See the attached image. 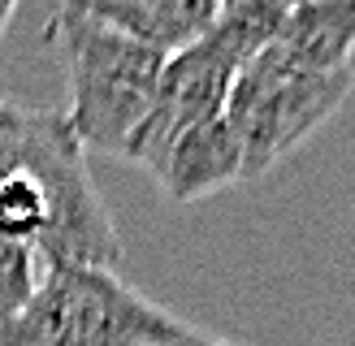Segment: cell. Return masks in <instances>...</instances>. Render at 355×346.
I'll list each match as a JSON object with an SVG mask.
<instances>
[{
    "instance_id": "obj_13",
    "label": "cell",
    "mask_w": 355,
    "mask_h": 346,
    "mask_svg": "<svg viewBox=\"0 0 355 346\" xmlns=\"http://www.w3.org/2000/svg\"><path fill=\"white\" fill-rule=\"evenodd\" d=\"M0 346H13V342H9V338H0Z\"/></svg>"
},
{
    "instance_id": "obj_7",
    "label": "cell",
    "mask_w": 355,
    "mask_h": 346,
    "mask_svg": "<svg viewBox=\"0 0 355 346\" xmlns=\"http://www.w3.org/2000/svg\"><path fill=\"white\" fill-rule=\"evenodd\" d=\"M269 52L291 69L334 74L351 69L355 52V0H304L286 5V17L273 35Z\"/></svg>"
},
{
    "instance_id": "obj_10",
    "label": "cell",
    "mask_w": 355,
    "mask_h": 346,
    "mask_svg": "<svg viewBox=\"0 0 355 346\" xmlns=\"http://www.w3.org/2000/svg\"><path fill=\"white\" fill-rule=\"evenodd\" d=\"M169 346H243V342H221V338H208V334L195 329V334H187L182 342H169Z\"/></svg>"
},
{
    "instance_id": "obj_1",
    "label": "cell",
    "mask_w": 355,
    "mask_h": 346,
    "mask_svg": "<svg viewBox=\"0 0 355 346\" xmlns=\"http://www.w3.org/2000/svg\"><path fill=\"white\" fill-rule=\"evenodd\" d=\"M0 242L40 264L117 268L121 242L61 109H22L0 130Z\"/></svg>"
},
{
    "instance_id": "obj_11",
    "label": "cell",
    "mask_w": 355,
    "mask_h": 346,
    "mask_svg": "<svg viewBox=\"0 0 355 346\" xmlns=\"http://www.w3.org/2000/svg\"><path fill=\"white\" fill-rule=\"evenodd\" d=\"M17 113H22V104H13V100H0V130H5V126H13V121H17Z\"/></svg>"
},
{
    "instance_id": "obj_3",
    "label": "cell",
    "mask_w": 355,
    "mask_h": 346,
    "mask_svg": "<svg viewBox=\"0 0 355 346\" xmlns=\"http://www.w3.org/2000/svg\"><path fill=\"white\" fill-rule=\"evenodd\" d=\"M195 334L169 307L152 303L117 268H69L40 273L31 303L0 325L13 346H169Z\"/></svg>"
},
{
    "instance_id": "obj_8",
    "label": "cell",
    "mask_w": 355,
    "mask_h": 346,
    "mask_svg": "<svg viewBox=\"0 0 355 346\" xmlns=\"http://www.w3.org/2000/svg\"><path fill=\"white\" fill-rule=\"evenodd\" d=\"M87 9L117 35L169 61L208 35L221 0H92Z\"/></svg>"
},
{
    "instance_id": "obj_12",
    "label": "cell",
    "mask_w": 355,
    "mask_h": 346,
    "mask_svg": "<svg viewBox=\"0 0 355 346\" xmlns=\"http://www.w3.org/2000/svg\"><path fill=\"white\" fill-rule=\"evenodd\" d=\"M13 17H17V5L13 0H0V35H5V26L13 22Z\"/></svg>"
},
{
    "instance_id": "obj_4",
    "label": "cell",
    "mask_w": 355,
    "mask_h": 346,
    "mask_svg": "<svg viewBox=\"0 0 355 346\" xmlns=\"http://www.w3.org/2000/svg\"><path fill=\"white\" fill-rule=\"evenodd\" d=\"M351 86L355 69L308 74L277 61L269 48L256 61H247L225 95V126L243 152V182L264 178L295 147H304L347 104Z\"/></svg>"
},
{
    "instance_id": "obj_2",
    "label": "cell",
    "mask_w": 355,
    "mask_h": 346,
    "mask_svg": "<svg viewBox=\"0 0 355 346\" xmlns=\"http://www.w3.org/2000/svg\"><path fill=\"white\" fill-rule=\"evenodd\" d=\"M48 39L57 44V57L65 61L69 104L61 113L78 147L100 156H121L156 100L165 57L104 26L83 0L52 9Z\"/></svg>"
},
{
    "instance_id": "obj_6",
    "label": "cell",
    "mask_w": 355,
    "mask_h": 346,
    "mask_svg": "<svg viewBox=\"0 0 355 346\" xmlns=\"http://www.w3.org/2000/svg\"><path fill=\"white\" fill-rule=\"evenodd\" d=\"M152 178L169 203H195L243 182V152H239V138L225 126V113L187 130L165 152V161Z\"/></svg>"
},
{
    "instance_id": "obj_9",
    "label": "cell",
    "mask_w": 355,
    "mask_h": 346,
    "mask_svg": "<svg viewBox=\"0 0 355 346\" xmlns=\"http://www.w3.org/2000/svg\"><path fill=\"white\" fill-rule=\"evenodd\" d=\"M40 273H44V264L31 247L0 242V325L13 320L31 303L35 286H40Z\"/></svg>"
},
{
    "instance_id": "obj_5",
    "label": "cell",
    "mask_w": 355,
    "mask_h": 346,
    "mask_svg": "<svg viewBox=\"0 0 355 346\" xmlns=\"http://www.w3.org/2000/svg\"><path fill=\"white\" fill-rule=\"evenodd\" d=\"M243 65L247 61L239 57V48L217 30V22H212L200 44H191L187 52H178V57L165 61L156 100L144 117V126L130 134L121 161L156 173L165 161V152L187 130H195V126H204V121L225 113V95H230V86H234Z\"/></svg>"
}]
</instances>
